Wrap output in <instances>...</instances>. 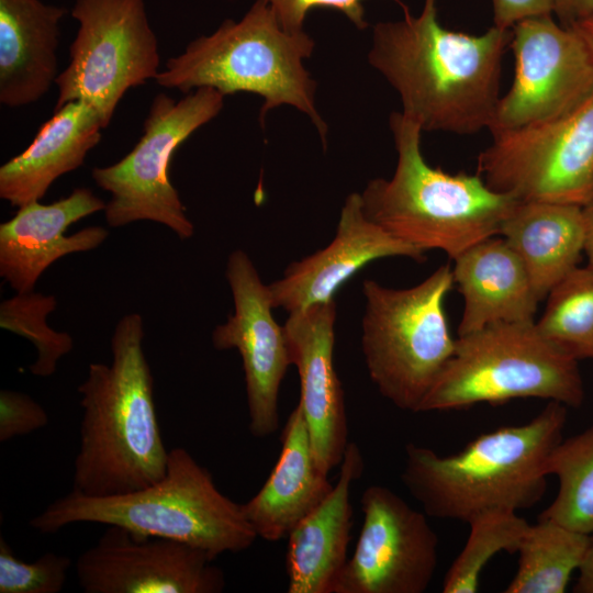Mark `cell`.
<instances>
[{"label":"cell","mask_w":593,"mask_h":593,"mask_svg":"<svg viewBox=\"0 0 593 593\" xmlns=\"http://www.w3.org/2000/svg\"><path fill=\"white\" fill-rule=\"evenodd\" d=\"M452 286L449 265L411 288H388L371 279L362 282L366 368L380 394L401 410L418 413L454 354L456 339L444 310Z\"/></svg>","instance_id":"cell-8"},{"label":"cell","mask_w":593,"mask_h":593,"mask_svg":"<svg viewBox=\"0 0 593 593\" xmlns=\"http://www.w3.org/2000/svg\"><path fill=\"white\" fill-rule=\"evenodd\" d=\"M567 407L549 401L529 422L484 433L454 455L409 443L401 480L434 518L468 523L488 510L530 508L546 493V461L562 440Z\"/></svg>","instance_id":"cell-3"},{"label":"cell","mask_w":593,"mask_h":593,"mask_svg":"<svg viewBox=\"0 0 593 593\" xmlns=\"http://www.w3.org/2000/svg\"><path fill=\"white\" fill-rule=\"evenodd\" d=\"M590 535L555 521L529 525L519 547L515 575L505 593H563L585 557Z\"/></svg>","instance_id":"cell-25"},{"label":"cell","mask_w":593,"mask_h":593,"mask_svg":"<svg viewBox=\"0 0 593 593\" xmlns=\"http://www.w3.org/2000/svg\"><path fill=\"white\" fill-rule=\"evenodd\" d=\"M107 203L89 188H76L51 204L33 201L0 224V277L15 292L34 291L43 272L59 258L96 249L108 238L94 225L66 235L79 220L104 211Z\"/></svg>","instance_id":"cell-18"},{"label":"cell","mask_w":593,"mask_h":593,"mask_svg":"<svg viewBox=\"0 0 593 593\" xmlns=\"http://www.w3.org/2000/svg\"><path fill=\"white\" fill-rule=\"evenodd\" d=\"M500 235L521 258L541 301L579 266L585 246L582 206L519 201Z\"/></svg>","instance_id":"cell-24"},{"label":"cell","mask_w":593,"mask_h":593,"mask_svg":"<svg viewBox=\"0 0 593 593\" xmlns=\"http://www.w3.org/2000/svg\"><path fill=\"white\" fill-rule=\"evenodd\" d=\"M593 13V0H552V14L569 27Z\"/></svg>","instance_id":"cell-34"},{"label":"cell","mask_w":593,"mask_h":593,"mask_svg":"<svg viewBox=\"0 0 593 593\" xmlns=\"http://www.w3.org/2000/svg\"><path fill=\"white\" fill-rule=\"evenodd\" d=\"M585 223V246L584 253L590 265H593V195L582 206Z\"/></svg>","instance_id":"cell-36"},{"label":"cell","mask_w":593,"mask_h":593,"mask_svg":"<svg viewBox=\"0 0 593 593\" xmlns=\"http://www.w3.org/2000/svg\"><path fill=\"white\" fill-rule=\"evenodd\" d=\"M389 125L398 153L394 174L370 180L360 193L372 222L411 246L438 249L451 259L500 235L518 200L489 188L478 172L449 174L429 166L421 126L402 112H392Z\"/></svg>","instance_id":"cell-4"},{"label":"cell","mask_w":593,"mask_h":593,"mask_svg":"<svg viewBox=\"0 0 593 593\" xmlns=\"http://www.w3.org/2000/svg\"><path fill=\"white\" fill-rule=\"evenodd\" d=\"M583 40L593 56V13L571 26Z\"/></svg>","instance_id":"cell-37"},{"label":"cell","mask_w":593,"mask_h":593,"mask_svg":"<svg viewBox=\"0 0 593 593\" xmlns=\"http://www.w3.org/2000/svg\"><path fill=\"white\" fill-rule=\"evenodd\" d=\"M396 256L417 262L426 259L425 251L393 237L372 222L362 209L360 193L353 192L344 202L333 240L291 262L280 279L268 284L271 305L291 313L332 301L342 286L366 265Z\"/></svg>","instance_id":"cell-17"},{"label":"cell","mask_w":593,"mask_h":593,"mask_svg":"<svg viewBox=\"0 0 593 593\" xmlns=\"http://www.w3.org/2000/svg\"><path fill=\"white\" fill-rule=\"evenodd\" d=\"M362 526L334 593H423L438 564V536L426 514L387 486L360 499Z\"/></svg>","instance_id":"cell-13"},{"label":"cell","mask_w":593,"mask_h":593,"mask_svg":"<svg viewBox=\"0 0 593 593\" xmlns=\"http://www.w3.org/2000/svg\"><path fill=\"white\" fill-rule=\"evenodd\" d=\"M45 409L26 393L3 389L0 391V441L29 435L48 424Z\"/></svg>","instance_id":"cell-31"},{"label":"cell","mask_w":593,"mask_h":593,"mask_svg":"<svg viewBox=\"0 0 593 593\" xmlns=\"http://www.w3.org/2000/svg\"><path fill=\"white\" fill-rule=\"evenodd\" d=\"M281 441L280 456L268 479L242 504L257 536L267 541L287 538L327 497L334 485L316 463L299 403L287 419Z\"/></svg>","instance_id":"cell-20"},{"label":"cell","mask_w":593,"mask_h":593,"mask_svg":"<svg viewBox=\"0 0 593 593\" xmlns=\"http://www.w3.org/2000/svg\"><path fill=\"white\" fill-rule=\"evenodd\" d=\"M77 523L116 525L177 540L215 559L248 549L258 537L242 504L224 495L211 472L182 447L169 450L165 475L143 489L108 496L71 490L30 519V526L42 534Z\"/></svg>","instance_id":"cell-5"},{"label":"cell","mask_w":593,"mask_h":593,"mask_svg":"<svg viewBox=\"0 0 593 593\" xmlns=\"http://www.w3.org/2000/svg\"><path fill=\"white\" fill-rule=\"evenodd\" d=\"M478 174L518 201L583 206L593 195V94L553 120L492 135Z\"/></svg>","instance_id":"cell-11"},{"label":"cell","mask_w":593,"mask_h":593,"mask_svg":"<svg viewBox=\"0 0 593 593\" xmlns=\"http://www.w3.org/2000/svg\"><path fill=\"white\" fill-rule=\"evenodd\" d=\"M511 38L512 30L494 25L481 35L445 29L437 0H424L419 15L405 9L403 19L373 26L368 61L422 131L469 135L492 123Z\"/></svg>","instance_id":"cell-1"},{"label":"cell","mask_w":593,"mask_h":593,"mask_svg":"<svg viewBox=\"0 0 593 593\" xmlns=\"http://www.w3.org/2000/svg\"><path fill=\"white\" fill-rule=\"evenodd\" d=\"M215 558L187 544L109 525L76 561L86 593H220Z\"/></svg>","instance_id":"cell-15"},{"label":"cell","mask_w":593,"mask_h":593,"mask_svg":"<svg viewBox=\"0 0 593 593\" xmlns=\"http://www.w3.org/2000/svg\"><path fill=\"white\" fill-rule=\"evenodd\" d=\"M546 472L558 478L555 500L538 518L573 530L593 533V426L562 439L546 461Z\"/></svg>","instance_id":"cell-26"},{"label":"cell","mask_w":593,"mask_h":593,"mask_svg":"<svg viewBox=\"0 0 593 593\" xmlns=\"http://www.w3.org/2000/svg\"><path fill=\"white\" fill-rule=\"evenodd\" d=\"M67 10L41 0H0V102L40 100L56 82L60 22Z\"/></svg>","instance_id":"cell-22"},{"label":"cell","mask_w":593,"mask_h":593,"mask_svg":"<svg viewBox=\"0 0 593 593\" xmlns=\"http://www.w3.org/2000/svg\"><path fill=\"white\" fill-rule=\"evenodd\" d=\"M275 11L281 26L291 33L304 30L310 10L315 8L334 9L343 13L358 30L368 27L365 18L363 0H264Z\"/></svg>","instance_id":"cell-32"},{"label":"cell","mask_w":593,"mask_h":593,"mask_svg":"<svg viewBox=\"0 0 593 593\" xmlns=\"http://www.w3.org/2000/svg\"><path fill=\"white\" fill-rule=\"evenodd\" d=\"M102 128L99 112L86 102L54 110L27 148L0 167V198L16 208L40 201L57 178L83 164Z\"/></svg>","instance_id":"cell-23"},{"label":"cell","mask_w":593,"mask_h":593,"mask_svg":"<svg viewBox=\"0 0 593 593\" xmlns=\"http://www.w3.org/2000/svg\"><path fill=\"white\" fill-rule=\"evenodd\" d=\"M468 524L469 537L445 574L444 593L477 592L488 562L502 551L516 553L530 525L516 511L506 508L483 511Z\"/></svg>","instance_id":"cell-28"},{"label":"cell","mask_w":593,"mask_h":593,"mask_svg":"<svg viewBox=\"0 0 593 593\" xmlns=\"http://www.w3.org/2000/svg\"><path fill=\"white\" fill-rule=\"evenodd\" d=\"M494 26L511 30L516 23L552 14V0H491Z\"/></svg>","instance_id":"cell-33"},{"label":"cell","mask_w":593,"mask_h":593,"mask_svg":"<svg viewBox=\"0 0 593 593\" xmlns=\"http://www.w3.org/2000/svg\"><path fill=\"white\" fill-rule=\"evenodd\" d=\"M57 307L54 295L35 291L16 292L0 304V327L26 338L36 349V358L29 367L35 377L55 373L59 360L74 347L72 337L47 324V316Z\"/></svg>","instance_id":"cell-29"},{"label":"cell","mask_w":593,"mask_h":593,"mask_svg":"<svg viewBox=\"0 0 593 593\" xmlns=\"http://www.w3.org/2000/svg\"><path fill=\"white\" fill-rule=\"evenodd\" d=\"M71 16L79 27L55 82L54 110L82 101L107 127L124 93L158 75L157 37L144 0H76Z\"/></svg>","instance_id":"cell-10"},{"label":"cell","mask_w":593,"mask_h":593,"mask_svg":"<svg viewBox=\"0 0 593 593\" xmlns=\"http://www.w3.org/2000/svg\"><path fill=\"white\" fill-rule=\"evenodd\" d=\"M454 260V283L463 299L458 336L493 324L535 321L539 300L521 258L503 237L479 242Z\"/></svg>","instance_id":"cell-21"},{"label":"cell","mask_w":593,"mask_h":593,"mask_svg":"<svg viewBox=\"0 0 593 593\" xmlns=\"http://www.w3.org/2000/svg\"><path fill=\"white\" fill-rule=\"evenodd\" d=\"M578 362L552 346L535 321L489 325L458 336L418 413L523 398L579 407L584 387Z\"/></svg>","instance_id":"cell-7"},{"label":"cell","mask_w":593,"mask_h":593,"mask_svg":"<svg viewBox=\"0 0 593 593\" xmlns=\"http://www.w3.org/2000/svg\"><path fill=\"white\" fill-rule=\"evenodd\" d=\"M70 567L68 557L52 551L32 562L23 561L0 537V593H59Z\"/></svg>","instance_id":"cell-30"},{"label":"cell","mask_w":593,"mask_h":593,"mask_svg":"<svg viewBox=\"0 0 593 593\" xmlns=\"http://www.w3.org/2000/svg\"><path fill=\"white\" fill-rule=\"evenodd\" d=\"M225 276L234 311L214 328L212 344L216 350L238 351L246 383L248 428L254 437L265 438L278 429L280 387L292 366L286 332L272 315L268 286L244 250L230 254Z\"/></svg>","instance_id":"cell-14"},{"label":"cell","mask_w":593,"mask_h":593,"mask_svg":"<svg viewBox=\"0 0 593 593\" xmlns=\"http://www.w3.org/2000/svg\"><path fill=\"white\" fill-rule=\"evenodd\" d=\"M515 59L511 89L500 98L492 135L562 116L593 94V56L580 35L551 15L512 27Z\"/></svg>","instance_id":"cell-12"},{"label":"cell","mask_w":593,"mask_h":593,"mask_svg":"<svg viewBox=\"0 0 593 593\" xmlns=\"http://www.w3.org/2000/svg\"><path fill=\"white\" fill-rule=\"evenodd\" d=\"M144 335L138 313L122 316L110 342L111 363H90L78 387L82 417L71 490L79 494L130 493L166 473L169 450L158 424Z\"/></svg>","instance_id":"cell-2"},{"label":"cell","mask_w":593,"mask_h":593,"mask_svg":"<svg viewBox=\"0 0 593 593\" xmlns=\"http://www.w3.org/2000/svg\"><path fill=\"white\" fill-rule=\"evenodd\" d=\"M363 468L359 446L349 441L331 493L288 535L289 593H334L348 560L353 527L350 488Z\"/></svg>","instance_id":"cell-19"},{"label":"cell","mask_w":593,"mask_h":593,"mask_svg":"<svg viewBox=\"0 0 593 593\" xmlns=\"http://www.w3.org/2000/svg\"><path fill=\"white\" fill-rule=\"evenodd\" d=\"M315 48L305 30L286 31L273 9L255 0L244 16L224 20L210 35L191 41L170 57L156 82L189 93L211 87L224 97L237 92L262 98L259 122L277 107L291 105L307 115L326 144L327 125L316 108V81L304 67Z\"/></svg>","instance_id":"cell-6"},{"label":"cell","mask_w":593,"mask_h":593,"mask_svg":"<svg viewBox=\"0 0 593 593\" xmlns=\"http://www.w3.org/2000/svg\"><path fill=\"white\" fill-rule=\"evenodd\" d=\"M335 321L332 300L289 313L283 325L300 378L298 403L316 463L326 474L339 467L349 443L344 391L334 366Z\"/></svg>","instance_id":"cell-16"},{"label":"cell","mask_w":593,"mask_h":593,"mask_svg":"<svg viewBox=\"0 0 593 593\" xmlns=\"http://www.w3.org/2000/svg\"><path fill=\"white\" fill-rule=\"evenodd\" d=\"M223 105L224 96L211 87L194 89L180 100L166 93L153 99L134 148L118 163L91 170L96 184L110 193L104 209L109 226L152 221L181 239L193 235L194 225L168 177V168L178 146L217 116Z\"/></svg>","instance_id":"cell-9"},{"label":"cell","mask_w":593,"mask_h":593,"mask_svg":"<svg viewBox=\"0 0 593 593\" xmlns=\"http://www.w3.org/2000/svg\"><path fill=\"white\" fill-rule=\"evenodd\" d=\"M535 323L562 354L578 361L593 359V265L578 266L556 284Z\"/></svg>","instance_id":"cell-27"},{"label":"cell","mask_w":593,"mask_h":593,"mask_svg":"<svg viewBox=\"0 0 593 593\" xmlns=\"http://www.w3.org/2000/svg\"><path fill=\"white\" fill-rule=\"evenodd\" d=\"M578 572L573 592L593 593V533L590 535L588 550Z\"/></svg>","instance_id":"cell-35"}]
</instances>
